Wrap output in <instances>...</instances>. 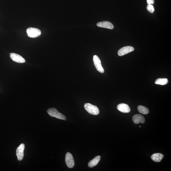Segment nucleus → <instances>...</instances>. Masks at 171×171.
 Instances as JSON below:
<instances>
[{"label": "nucleus", "mask_w": 171, "mask_h": 171, "mask_svg": "<svg viewBox=\"0 0 171 171\" xmlns=\"http://www.w3.org/2000/svg\"><path fill=\"white\" fill-rule=\"evenodd\" d=\"M48 115L51 117H54L56 118L66 121V117L61 113H59L55 108H50L47 110Z\"/></svg>", "instance_id": "nucleus-1"}, {"label": "nucleus", "mask_w": 171, "mask_h": 171, "mask_svg": "<svg viewBox=\"0 0 171 171\" xmlns=\"http://www.w3.org/2000/svg\"><path fill=\"white\" fill-rule=\"evenodd\" d=\"M84 107L87 112L91 115H97L99 113V108L95 105L89 103H86L85 104Z\"/></svg>", "instance_id": "nucleus-2"}, {"label": "nucleus", "mask_w": 171, "mask_h": 171, "mask_svg": "<svg viewBox=\"0 0 171 171\" xmlns=\"http://www.w3.org/2000/svg\"><path fill=\"white\" fill-rule=\"evenodd\" d=\"M28 36L31 38H36L41 35V32L38 28L30 27L27 30Z\"/></svg>", "instance_id": "nucleus-3"}, {"label": "nucleus", "mask_w": 171, "mask_h": 171, "mask_svg": "<svg viewBox=\"0 0 171 171\" xmlns=\"http://www.w3.org/2000/svg\"><path fill=\"white\" fill-rule=\"evenodd\" d=\"M94 64L97 70L99 72L103 73L104 72V69L102 67L101 64V62L98 56L97 55H94L93 58Z\"/></svg>", "instance_id": "nucleus-4"}, {"label": "nucleus", "mask_w": 171, "mask_h": 171, "mask_svg": "<svg viewBox=\"0 0 171 171\" xmlns=\"http://www.w3.org/2000/svg\"><path fill=\"white\" fill-rule=\"evenodd\" d=\"M65 161L67 166L69 168H73L75 165L73 157L69 152H67L65 156Z\"/></svg>", "instance_id": "nucleus-5"}, {"label": "nucleus", "mask_w": 171, "mask_h": 171, "mask_svg": "<svg viewBox=\"0 0 171 171\" xmlns=\"http://www.w3.org/2000/svg\"><path fill=\"white\" fill-rule=\"evenodd\" d=\"M135 50L134 48L131 46H127L123 47L118 51V55L119 56H124L126 54L132 52Z\"/></svg>", "instance_id": "nucleus-6"}, {"label": "nucleus", "mask_w": 171, "mask_h": 171, "mask_svg": "<svg viewBox=\"0 0 171 171\" xmlns=\"http://www.w3.org/2000/svg\"><path fill=\"white\" fill-rule=\"evenodd\" d=\"M25 148V144H22L17 148L16 155L19 161H21L24 156V152Z\"/></svg>", "instance_id": "nucleus-7"}, {"label": "nucleus", "mask_w": 171, "mask_h": 171, "mask_svg": "<svg viewBox=\"0 0 171 171\" xmlns=\"http://www.w3.org/2000/svg\"><path fill=\"white\" fill-rule=\"evenodd\" d=\"M10 58L14 62L19 63H23L25 62V60L24 58L18 55L15 53H11L10 54Z\"/></svg>", "instance_id": "nucleus-8"}, {"label": "nucleus", "mask_w": 171, "mask_h": 171, "mask_svg": "<svg viewBox=\"0 0 171 171\" xmlns=\"http://www.w3.org/2000/svg\"><path fill=\"white\" fill-rule=\"evenodd\" d=\"M117 108L120 112L124 113H129L131 111L129 105L124 103L119 104L117 106Z\"/></svg>", "instance_id": "nucleus-9"}, {"label": "nucleus", "mask_w": 171, "mask_h": 171, "mask_svg": "<svg viewBox=\"0 0 171 171\" xmlns=\"http://www.w3.org/2000/svg\"><path fill=\"white\" fill-rule=\"evenodd\" d=\"M133 121L134 123L136 124H138L140 123H144L145 119L143 116L139 114H136L133 116Z\"/></svg>", "instance_id": "nucleus-10"}, {"label": "nucleus", "mask_w": 171, "mask_h": 171, "mask_svg": "<svg viewBox=\"0 0 171 171\" xmlns=\"http://www.w3.org/2000/svg\"><path fill=\"white\" fill-rule=\"evenodd\" d=\"M97 25L99 27L113 29L114 28L113 25L109 22L104 21L99 22L97 24Z\"/></svg>", "instance_id": "nucleus-11"}, {"label": "nucleus", "mask_w": 171, "mask_h": 171, "mask_svg": "<svg viewBox=\"0 0 171 171\" xmlns=\"http://www.w3.org/2000/svg\"><path fill=\"white\" fill-rule=\"evenodd\" d=\"M164 157V156L162 154L160 153H156L153 154L151 156V158L153 161L156 162H161L162 160Z\"/></svg>", "instance_id": "nucleus-12"}, {"label": "nucleus", "mask_w": 171, "mask_h": 171, "mask_svg": "<svg viewBox=\"0 0 171 171\" xmlns=\"http://www.w3.org/2000/svg\"><path fill=\"white\" fill-rule=\"evenodd\" d=\"M101 157L100 156H97L93 159L90 161L88 164V166L89 167L92 168L96 166L99 163Z\"/></svg>", "instance_id": "nucleus-13"}, {"label": "nucleus", "mask_w": 171, "mask_h": 171, "mask_svg": "<svg viewBox=\"0 0 171 171\" xmlns=\"http://www.w3.org/2000/svg\"><path fill=\"white\" fill-rule=\"evenodd\" d=\"M168 82V79L167 78H160L157 79L155 82L156 84L164 85H166Z\"/></svg>", "instance_id": "nucleus-14"}, {"label": "nucleus", "mask_w": 171, "mask_h": 171, "mask_svg": "<svg viewBox=\"0 0 171 171\" xmlns=\"http://www.w3.org/2000/svg\"><path fill=\"white\" fill-rule=\"evenodd\" d=\"M138 110L140 113L144 115H147L149 113V110L148 108L142 105H139Z\"/></svg>", "instance_id": "nucleus-15"}, {"label": "nucleus", "mask_w": 171, "mask_h": 171, "mask_svg": "<svg viewBox=\"0 0 171 171\" xmlns=\"http://www.w3.org/2000/svg\"><path fill=\"white\" fill-rule=\"evenodd\" d=\"M147 9L151 13H153L155 11L154 8L152 5H148L147 6Z\"/></svg>", "instance_id": "nucleus-16"}, {"label": "nucleus", "mask_w": 171, "mask_h": 171, "mask_svg": "<svg viewBox=\"0 0 171 171\" xmlns=\"http://www.w3.org/2000/svg\"><path fill=\"white\" fill-rule=\"evenodd\" d=\"M147 2L148 5H152L154 3V0H147Z\"/></svg>", "instance_id": "nucleus-17"}, {"label": "nucleus", "mask_w": 171, "mask_h": 171, "mask_svg": "<svg viewBox=\"0 0 171 171\" xmlns=\"http://www.w3.org/2000/svg\"><path fill=\"white\" fill-rule=\"evenodd\" d=\"M141 126H139V127H140V128H141Z\"/></svg>", "instance_id": "nucleus-18"}]
</instances>
